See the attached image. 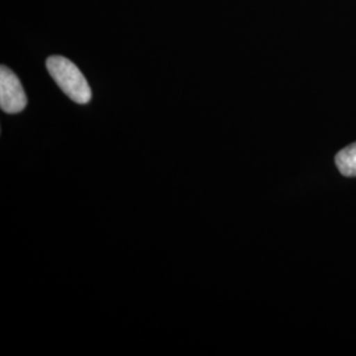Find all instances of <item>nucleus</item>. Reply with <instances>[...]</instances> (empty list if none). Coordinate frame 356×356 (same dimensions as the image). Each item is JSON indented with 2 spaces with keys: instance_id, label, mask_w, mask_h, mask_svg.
<instances>
[{
  "instance_id": "3",
  "label": "nucleus",
  "mask_w": 356,
  "mask_h": 356,
  "mask_svg": "<svg viewBox=\"0 0 356 356\" xmlns=\"http://www.w3.org/2000/svg\"><path fill=\"white\" fill-rule=\"evenodd\" d=\"M335 164L346 177H356V143L338 152Z\"/></svg>"
},
{
  "instance_id": "1",
  "label": "nucleus",
  "mask_w": 356,
  "mask_h": 356,
  "mask_svg": "<svg viewBox=\"0 0 356 356\" xmlns=\"http://www.w3.org/2000/svg\"><path fill=\"white\" fill-rule=\"evenodd\" d=\"M47 69L58 88L73 102L86 104L91 101V89L86 78L70 60L63 56H51L47 60Z\"/></svg>"
},
{
  "instance_id": "2",
  "label": "nucleus",
  "mask_w": 356,
  "mask_h": 356,
  "mask_svg": "<svg viewBox=\"0 0 356 356\" xmlns=\"http://www.w3.org/2000/svg\"><path fill=\"white\" fill-rule=\"evenodd\" d=\"M26 106V91L20 79L8 67H0V107L7 114L22 113Z\"/></svg>"
}]
</instances>
